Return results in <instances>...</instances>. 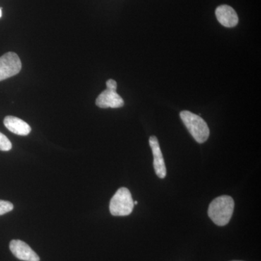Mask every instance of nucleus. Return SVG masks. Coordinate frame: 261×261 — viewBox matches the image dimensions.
Segmentation results:
<instances>
[{
    "label": "nucleus",
    "instance_id": "nucleus-1",
    "mask_svg": "<svg viewBox=\"0 0 261 261\" xmlns=\"http://www.w3.org/2000/svg\"><path fill=\"white\" fill-rule=\"evenodd\" d=\"M234 209V201L228 195L220 196L211 202L207 214L215 224L226 226L231 220Z\"/></svg>",
    "mask_w": 261,
    "mask_h": 261
},
{
    "label": "nucleus",
    "instance_id": "nucleus-2",
    "mask_svg": "<svg viewBox=\"0 0 261 261\" xmlns=\"http://www.w3.org/2000/svg\"><path fill=\"white\" fill-rule=\"evenodd\" d=\"M180 117L196 142L202 144L205 142L210 135V130L207 123L200 116L188 111L180 113Z\"/></svg>",
    "mask_w": 261,
    "mask_h": 261
},
{
    "label": "nucleus",
    "instance_id": "nucleus-3",
    "mask_svg": "<svg viewBox=\"0 0 261 261\" xmlns=\"http://www.w3.org/2000/svg\"><path fill=\"white\" fill-rule=\"evenodd\" d=\"M132 194L126 187H121L116 192L111 202L110 212L114 216H126L132 214L134 209Z\"/></svg>",
    "mask_w": 261,
    "mask_h": 261
},
{
    "label": "nucleus",
    "instance_id": "nucleus-4",
    "mask_svg": "<svg viewBox=\"0 0 261 261\" xmlns=\"http://www.w3.org/2000/svg\"><path fill=\"white\" fill-rule=\"evenodd\" d=\"M107 89L103 91L96 99V105L100 108H119L124 106V101L117 93L116 81L109 80L106 82Z\"/></svg>",
    "mask_w": 261,
    "mask_h": 261
},
{
    "label": "nucleus",
    "instance_id": "nucleus-5",
    "mask_svg": "<svg viewBox=\"0 0 261 261\" xmlns=\"http://www.w3.org/2000/svg\"><path fill=\"white\" fill-rule=\"evenodd\" d=\"M21 68V61L16 53L9 51L0 57V82L18 74Z\"/></svg>",
    "mask_w": 261,
    "mask_h": 261
},
{
    "label": "nucleus",
    "instance_id": "nucleus-6",
    "mask_svg": "<svg viewBox=\"0 0 261 261\" xmlns=\"http://www.w3.org/2000/svg\"><path fill=\"white\" fill-rule=\"evenodd\" d=\"M10 250L19 260L23 261H39V255L29 247L28 244L21 240H13L10 242Z\"/></svg>",
    "mask_w": 261,
    "mask_h": 261
},
{
    "label": "nucleus",
    "instance_id": "nucleus-7",
    "mask_svg": "<svg viewBox=\"0 0 261 261\" xmlns=\"http://www.w3.org/2000/svg\"><path fill=\"white\" fill-rule=\"evenodd\" d=\"M149 146L152 149L153 154V166L156 175L160 178H164L166 176V167L163 159L162 151L160 147L159 140L155 136H151L149 137Z\"/></svg>",
    "mask_w": 261,
    "mask_h": 261
},
{
    "label": "nucleus",
    "instance_id": "nucleus-8",
    "mask_svg": "<svg viewBox=\"0 0 261 261\" xmlns=\"http://www.w3.org/2000/svg\"><path fill=\"white\" fill-rule=\"evenodd\" d=\"M218 21L226 28H233L238 25L239 18L235 10L228 5H220L216 10Z\"/></svg>",
    "mask_w": 261,
    "mask_h": 261
},
{
    "label": "nucleus",
    "instance_id": "nucleus-9",
    "mask_svg": "<svg viewBox=\"0 0 261 261\" xmlns=\"http://www.w3.org/2000/svg\"><path fill=\"white\" fill-rule=\"evenodd\" d=\"M4 125L10 132L15 135L27 136L32 132V128L27 122L15 116L5 117Z\"/></svg>",
    "mask_w": 261,
    "mask_h": 261
},
{
    "label": "nucleus",
    "instance_id": "nucleus-10",
    "mask_svg": "<svg viewBox=\"0 0 261 261\" xmlns=\"http://www.w3.org/2000/svg\"><path fill=\"white\" fill-rule=\"evenodd\" d=\"M12 149V143L9 139L0 132V150L9 151Z\"/></svg>",
    "mask_w": 261,
    "mask_h": 261
},
{
    "label": "nucleus",
    "instance_id": "nucleus-11",
    "mask_svg": "<svg viewBox=\"0 0 261 261\" xmlns=\"http://www.w3.org/2000/svg\"><path fill=\"white\" fill-rule=\"evenodd\" d=\"M14 208V206L8 201L0 200V216L9 213Z\"/></svg>",
    "mask_w": 261,
    "mask_h": 261
},
{
    "label": "nucleus",
    "instance_id": "nucleus-12",
    "mask_svg": "<svg viewBox=\"0 0 261 261\" xmlns=\"http://www.w3.org/2000/svg\"><path fill=\"white\" fill-rule=\"evenodd\" d=\"M2 9H3V8H0V18H1L2 15H3V13H2Z\"/></svg>",
    "mask_w": 261,
    "mask_h": 261
},
{
    "label": "nucleus",
    "instance_id": "nucleus-13",
    "mask_svg": "<svg viewBox=\"0 0 261 261\" xmlns=\"http://www.w3.org/2000/svg\"><path fill=\"white\" fill-rule=\"evenodd\" d=\"M138 204V202L137 201H135V202H134V205H137Z\"/></svg>",
    "mask_w": 261,
    "mask_h": 261
},
{
    "label": "nucleus",
    "instance_id": "nucleus-14",
    "mask_svg": "<svg viewBox=\"0 0 261 261\" xmlns=\"http://www.w3.org/2000/svg\"><path fill=\"white\" fill-rule=\"evenodd\" d=\"M232 261H241V260H232Z\"/></svg>",
    "mask_w": 261,
    "mask_h": 261
}]
</instances>
